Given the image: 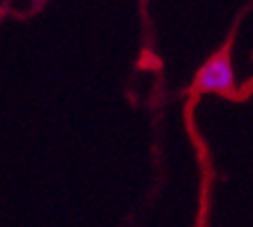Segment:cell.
<instances>
[{"label":"cell","mask_w":253,"mask_h":227,"mask_svg":"<svg viewBox=\"0 0 253 227\" xmlns=\"http://www.w3.org/2000/svg\"><path fill=\"white\" fill-rule=\"evenodd\" d=\"M193 91L195 93H216V95H235L237 93V79H235V68H232L230 53L223 49L209 58L198 75L193 79Z\"/></svg>","instance_id":"cell-1"}]
</instances>
